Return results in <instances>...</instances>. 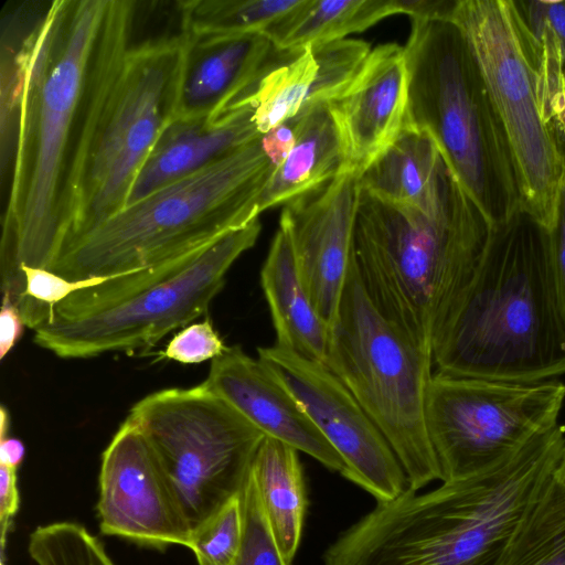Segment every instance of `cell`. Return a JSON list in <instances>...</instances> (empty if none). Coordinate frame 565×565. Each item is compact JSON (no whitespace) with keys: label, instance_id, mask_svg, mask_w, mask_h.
Segmentation results:
<instances>
[{"label":"cell","instance_id":"cell-7","mask_svg":"<svg viewBox=\"0 0 565 565\" xmlns=\"http://www.w3.org/2000/svg\"><path fill=\"white\" fill-rule=\"evenodd\" d=\"M404 126L428 132L491 225L521 207L512 152L478 64L450 19H412Z\"/></svg>","mask_w":565,"mask_h":565},{"label":"cell","instance_id":"cell-39","mask_svg":"<svg viewBox=\"0 0 565 565\" xmlns=\"http://www.w3.org/2000/svg\"><path fill=\"white\" fill-rule=\"evenodd\" d=\"M24 456L25 447L20 439L0 436V465L18 469Z\"/></svg>","mask_w":565,"mask_h":565},{"label":"cell","instance_id":"cell-40","mask_svg":"<svg viewBox=\"0 0 565 565\" xmlns=\"http://www.w3.org/2000/svg\"><path fill=\"white\" fill-rule=\"evenodd\" d=\"M555 482L565 491V449L553 476Z\"/></svg>","mask_w":565,"mask_h":565},{"label":"cell","instance_id":"cell-38","mask_svg":"<svg viewBox=\"0 0 565 565\" xmlns=\"http://www.w3.org/2000/svg\"><path fill=\"white\" fill-rule=\"evenodd\" d=\"M455 0H396L398 13L411 19H450Z\"/></svg>","mask_w":565,"mask_h":565},{"label":"cell","instance_id":"cell-3","mask_svg":"<svg viewBox=\"0 0 565 565\" xmlns=\"http://www.w3.org/2000/svg\"><path fill=\"white\" fill-rule=\"evenodd\" d=\"M491 224L447 163L419 204L360 189L352 258L380 312L433 351L478 271Z\"/></svg>","mask_w":565,"mask_h":565},{"label":"cell","instance_id":"cell-32","mask_svg":"<svg viewBox=\"0 0 565 565\" xmlns=\"http://www.w3.org/2000/svg\"><path fill=\"white\" fill-rule=\"evenodd\" d=\"M226 345L214 329L210 318L192 323L179 331L159 353L160 359L183 364H196L214 360L221 355Z\"/></svg>","mask_w":565,"mask_h":565},{"label":"cell","instance_id":"cell-10","mask_svg":"<svg viewBox=\"0 0 565 565\" xmlns=\"http://www.w3.org/2000/svg\"><path fill=\"white\" fill-rule=\"evenodd\" d=\"M324 365L382 431L411 490L440 480L425 422L433 356L380 312L352 256Z\"/></svg>","mask_w":565,"mask_h":565},{"label":"cell","instance_id":"cell-5","mask_svg":"<svg viewBox=\"0 0 565 565\" xmlns=\"http://www.w3.org/2000/svg\"><path fill=\"white\" fill-rule=\"evenodd\" d=\"M107 0L73 1L52 56H31L0 247L1 292L15 303L22 264L51 270L62 248L61 196L92 52Z\"/></svg>","mask_w":565,"mask_h":565},{"label":"cell","instance_id":"cell-9","mask_svg":"<svg viewBox=\"0 0 565 565\" xmlns=\"http://www.w3.org/2000/svg\"><path fill=\"white\" fill-rule=\"evenodd\" d=\"M450 20L465 35L505 130L521 207L551 230L565 173V137L537 43L516 0H455Z\"/></svg>","mask_w":565,"mask_h":565},{"label":"cell","instance_id":"cell-11","mask_svg":"<svg viewBox=\"0 0 565 565\" xmlns=\"http://www.w3.org/2000/svg\"><path fill=\"white\" fill-rule=\"evenodd\" d=\"M193 531L237 494L266 437L203 383L145 396L129 412Z\"/></svg>","mask_w":565,"mask_h":565},{"label":"cell","instance_id":"cell-27","mask_svg":"<svg viewBox=\"0 0 565 565\" xmlns=\"http://www.w3.org/2000/svg\"><path fill=\"white\" fill-rule=\"evenodd\" d=\"M299 0L178 1L180 31L192 38L263 33Z\"/></svg>","mask_w":565,"mask_h":565},{"label":"cell","instance_id":"cell-18","mask_svg":"<svg viewBox=\"0 0 565 565\" xmlns=\"http://www.w3.org/2000/svg\"><path fill=\"white\" fill-rule=\"evenodd\" d=\"M186 36L178 116L185 119L217 117L242 103L288 53L263 33Z\"/></svg>","mask_w":565,"mask_h":565},{"label":"cell","instance_id":"cell-24","mask_svg":"<svg viewBox=\"0 0 565 565\" xmlns=\"http://www.w3.org/2000/svg\"><path fill=\"white\" fill-rule=\"evenodd\" d=\"M446 164L428 132L404 126L359 177L360 189L393 203L419 204L433 193Z\"/></svg>","mask_w":565,"mask_h":565},{"label":"cell","instance_id":"cell-25","mask_svg":"<svg viewBox=\"0 0 565 565\" xmlns=\"http://www.w3.org/2000/svg\"><path fill=\"white\" fill-rule=\"evenodd\" d=\"M46 2H22L4 9L0 49V161L1 179L11 178L33 33Z\"/></svg>","mask_w":565,"mask_h":565},{"label":"cell","instance_id":"cell-31","mask_svg":"<svg viewBox=\"0 0 565 565\" xmlns=\"http://www.w3.org/2000/svg\"><path fill=\"white\" fill-rule=\"evenodd\" d=\"M243 539L232 565H291L284 556L263 507L250 469L241 491Z\"/></svg>","mask_w":565,"mask_h":565},{"label":"cell","instance_id":"cell-17","mask_svg":"<svg viewBox=\"0 0 565 565\" xmlns=\"http://www.w3.org/2000/svg\"><path fill=\"white\" fill-rule=\"evenodd\" d=\"M265 434L341 475L344 462L279 377L239 345L212 360L202 382Z\"/></svg>","mask_w":565,"mask_h":565},{"label":"cell","instance_id":"cell-19","mask_svg":"<svg viewBox=\"0 0 565 565\" xmlns=\"http://www.w3.org/2000/svg\"><path fill=\"white\" fill-rule=\"evenodd\" d=\"M253 115V107L244 103L213 118L178 117L160 135L140 168L126 205L198 173L260 138Z\"/></svg>","mask_w":565,"mask_h":565},{"label":"cell","instance_id":"cell-21","mask_svg":"<svg viewBox=\"0 0 565 565\" xmlns=\"http://www.w3.org/2000/svg\"><path fill=\"white\" fill-rule=\"evenodd\" d=\"M294 119L295 145L273 170L259 198V213L285 205L342 172V148L327 102L305 108Z\"/></svg>","mask_w":565,"mask_h":565},{"label":"cell","instance_id":"cell-28","mask_svg":"<svg viewBox=\"0 0 565 565\" xmlns=\"http://www.w3.org/2000/svg\"><path fill=\"white\" fill-rule=\"evenodd\" d=\"M503 565H565V491L554 478L523 522Z\"/></svg>","mask_w":565,"mask_h":565},{"label":"cell","instance_id":"cell-2","mask_svg":"<svg viewBox=\"0 0 565 565\" xmlns=\"http://www.w3.org/2000/svg\"><path fill=\"white\" fill-rule=\"evenodd\" d=\"M565 449L558 423L499 465L377 503L323 553L324 565H503Z\"/></svg>","mask_w":565,"mask_h":565},{"label":"cell","instance_id":"cell-37","mask_svg":"<svg viewBox=\"0 0 565 565\" xmlns=\"http://www.w3.org/2000/svg\"><path fill=\"white\" fill-rule=\"evenodd\" d=\"M24 321L20 309L6 295H2L0 309V360L2 361L7 354L20 341Z\"/></svg>","mask_w":565,"mask_h":565},{"label":"cell","instance_id":"cell-6","mask_svg":"<svg viewBox=\"0 0 565 565\" xmlns=\"http://www.w3.org/2000/svg\"><path fill=\"white\" fill-rule=\"evenodd\" d=\"M274 169L258 138L124 206L67 244L51 270L81 280L138 273L198 253L258 218Z\"/></svg>","mask_w":565,"mask_h":565},{"label":"cell","instance_id":"cell-14","mask_svg":"<svg viewBox=\"0 0 565 565\" xmlns=\"http://www.w3.org/2000/svg\"><path fill=\"white\" fill-rule=\"evenodd\" d=\"M97 510L103 534L152 548L189 546L192 530L180 502L128 416L102 455Z\"/></svg>","mask_w":565,"mask_h":565},{"label":"cell","instance_id":"cell-23","mask_svg":"<svg viewBox=\"0 0 565 565\" xmlns=\"http://www.w3.org/2000/svg\"><path fill=\"white\" fill-rule=\"evenodd\" d=\"M398 14L396 0H299L264 34L280 52L347 39L382 19Z\"/></svg>","mask_w":565,"mask_h":565},{"label":"cell","instance_id":"cell-35","mask_svg":"<svg viewBox=\"0 0 565 565\" xmlns=\"http://www.w3.org/2000/svg\"><path fill=\"white\" fill-rule=\"evenodd\" d=\"M17 471L18 469L0 465L1 565H4L7 533L20 503Z\"/></svg>","mask_w":565,"mask_h":565},{"label":"cell","instance_id":"cell-29","mask_svg":"<svg viewBox=\"0 0 565 565\" xmlns=\"http://www.w3.org/2000/svg\"><path fill=\"white\" fill-rule=\"evenodd\" d=\"M28 550L36 565H116L96 536L70 521L36 527Z\"/></svg>","mask_w":565,"mask_h":565},{"label":"cell","instance_id":"cell-20","mask_svg":"<svg viewBox=\"0 0 565 565\" xmlns=\"http://www.w3.org/2000/svg\"><path fill=\"white\" fill-rule=\"evenodd\" d=\"M276 345L324 364L330 327L312 306L300 280L292 247L279 226L260 271Z\"/></svg>","mask_w":565,"mask_h":565},{"label":"cell","instance_id":"cell-33","mask_svg":"<svg viewBox=\"0 0 565 565\" xmlns=\"http://www.w3.org/2000/svg\"><path fill=\"white\" fill-rule=\"evenodd\" d=\"M516 3L535 40L557 52L565 73V0H518Z\"/></svg>","mask_w":565,"mask_h":565},{"label":"cell","instance_id":"cell-1","mask_svg":"<svg viewBox=\"0 0 565 565\" xmlns=\"http://www.w3.org/2000/svg\"><path fill=\"white\" fill-rule=\"evenodd\" d=\"M137 1L107 0L86 75L61 196L63 248L121 210L179 116L188 36L132 45Z\"/></svg>","mask_w":565,"mask_h":565},{"label":"cell","instance_id":"cell-26","mask_svg":"<svg viewBox=\"0 0 565 565\" xmlns=\"http://www.w3.org/2000/svg\"><path fill=\"white\" fill-rule=\"evenodd\" d=\"M320 81V63L312 47L288 52L239 104L248 103L253 107V121L258 134L263 136L313 105Z\"/></svg>","mask_w":565,"mask_h":565},{"label":"cell","instance_id":"cell-41","mask_svg":"<svg viewBox=\"0 0 565 565\" xmlns=\"http://www.w3.org/2000/svg\"><path fill=\"white\" fill-rule=\"evenodd\" d=\"M562 129H563L564 137H565V118H564V119H563V121H562Z\"/></svg>","mask_w":565,"mask_h":565},{"label":"cell","instance_id":"cell-4","mask_svg":"<svg viewBox=\"0 0 565 565\" xmlns=\"http://www.w3.org/2000/svg\"><path fill=\"white\" fill-rule=\"evenodd\" d=\"M436 372L513 383L565 373L550 230L520 207L491 226L478 271L433 351Z\"/></svg>","mask_w":565,"mask_h":565},{"label":"cell","instance_id":"cell-16","mask_svg":"<svg viewBox=\"0 0 565 565\" xmlns=\"http://www.w3.org/2000/svg\"><path fill=\"white\" fill-rule=\"evenodd\" d=\"M407 88L404 46L386 43L371 50L327 102L342 148V172L360 177L394 142L404 127Z\"/></svg>","mask_w":565,"mask_h":565},{"label":"cell","instance_id":"cell-34","mask_svg":"<svg viewBox=\"0 0 565 565\" xmlns=\"http://www.w3.org/2000/svg\"><path fill=\"white\" fill-rule=\"evenodd\" d=\"M553 266L565 316V173L559 191L556 216L550 230Z\"/></svg>","mask_w":565,"mask_h":565},{"label":"cell","instance_id":"cell-8","mask_svg":"<svg viewBox=\"0 0 565 565\" xmlns=\"http://www.w3.org/2000/svg\"><path fill=\"white\" fill-rule=\"evenodd\" d=\"M260 231L255 218L198 253L77 291L34 330V343L62 359L148 350L207 313L227 271Z\"/></svg>","mask_w":565,"mask_h":565},{"label":"cell","instance_id":"cell-36","mask_svg":"<svg viewBox=\"0 0 565 565\" xmlns=\"http://www.w3.org/2000/svg\"><path fill=\"white\" fill-rule=\"evenodd\" d=\"M295 119L285 121L260 137L262 148L274 168L279 167L295 145Z\"/></svg>","mask_w":565,"mask_h":565},{"label":"cell","instance_id":"cell-12","mask_svg":"<svg viewBox=\"0 0 565 565\" xmlns=\"http://www.w3.org/2000/svg\"><path fill=\"white\" fill-rule=\"evenodd\" d=\"M565 384L513 383L434 373L425 422L441 481L486 471L557 423Z\"/></svg>","mask_w":565,"mask_h":565},{"label":"cell","instance_id":"cell-13","mask_svg":"<svg viewBox=\"0 0 565 565\" xmlns=\"http://www.w3.org/2000/svg\"><path fill=\"white\" fill-rule=\"evenodd\" d=\"M344 462L342 476L377 503L407 489V477L382 431L347 386L323 364L276 344L257 349Z\"/></svg>","mask_w":565,"mask_h":565},{"label":"cell","instance_id":"cell-22","mask_svg":"<svg viewBox=\"0 0 565 565\" xmlns=\"http://www.w3.org/2000/svg\"><path fill=\"white\" fill-rule=\"evenodd\" d=\"M252 471L279 547L286 559L292 563L308 508L298 450L266 436L255 456Z\"/></svg>","mask_w":565,"mask_h":565},{"label":"cell","instance_id":"cell-30","mask_svg":"<svg viewBox=\"0 0 565 565\" xmlns=\"http://www.w3.org/2000/svg\"><path fill=\"white\" fill-rule=\"evenodd\" d=\"M243 527L238 492L191 532L188 548L194 553L198 565H232L241 548Z\"/></svg>","mask_w":565,"mask_h":565},{"label":"cell","instance_id":"cell-15","mask_svg":"<svg viewBox=\"0 0 565 565\" xmlns=\"http://www.w3.org/2000/svg\"><path fill=\"white\" fill-rule=\"evenodd\" d=\"M359 195V177L342 172L286 203L280 214L302 286L329 327L349 273Z\"/></svg>","mask_w":565,"mask_h":565}]
</instances>
